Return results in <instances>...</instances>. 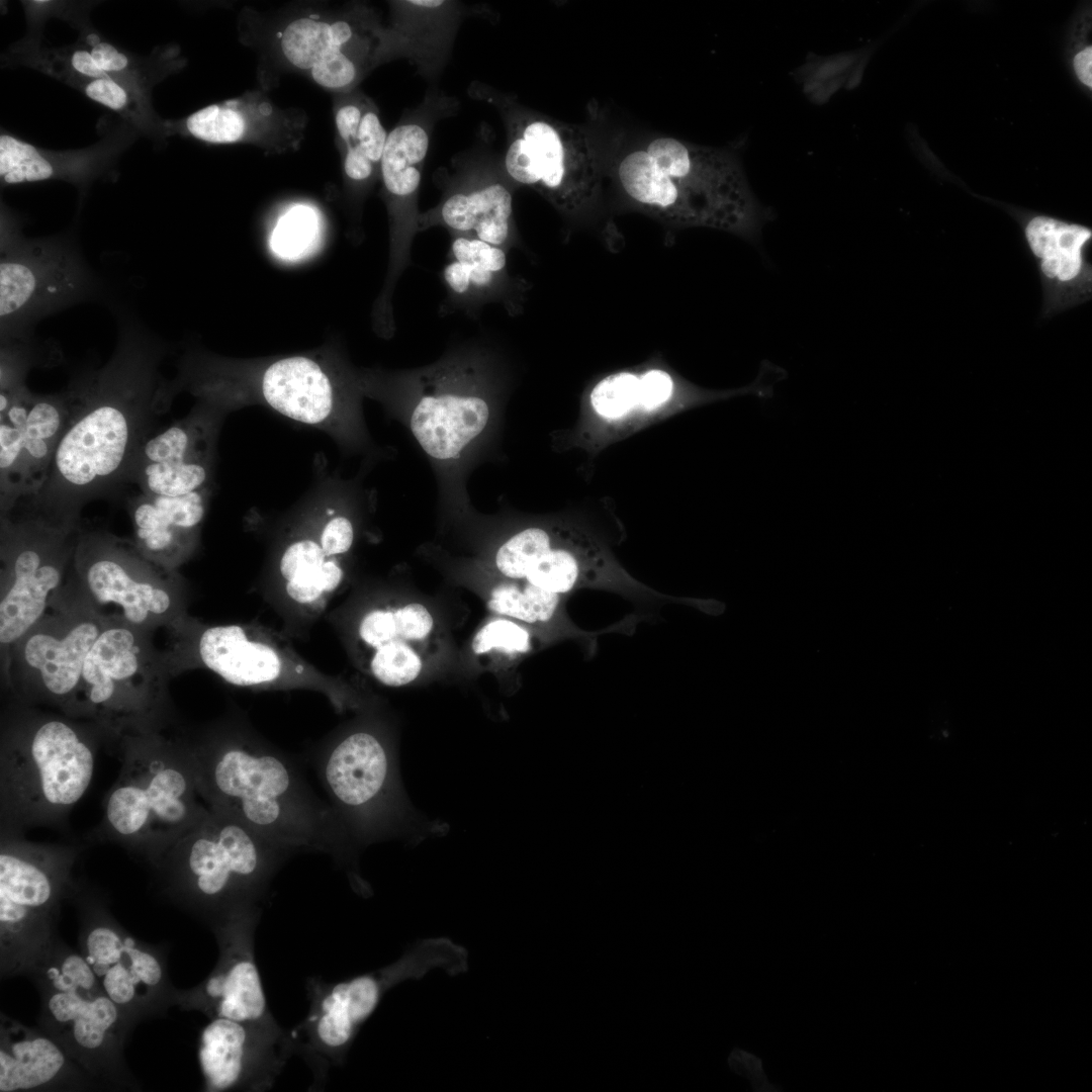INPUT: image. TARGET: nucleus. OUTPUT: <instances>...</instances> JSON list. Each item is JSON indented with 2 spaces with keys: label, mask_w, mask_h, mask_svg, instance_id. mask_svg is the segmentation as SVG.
Instances as JSON below:
<instances>
[{
  "label": "nucleus",
  "mask_w": 1092,
  "mask_h": 1092,
  "mask_svg": "<svg viewBox=\"0 0 1092 1092\" xmlns=\"http://www.w3.org/2000/svg\"><path fill=\"white\" fill-rule=\"evenodd\" d=\"M594 410L605 418H619L639 404V376L618 372L599 381L590 392Z\"/></svg>",
  "instance_id": "obj_42"
},
{
  "label": "nucleus",
  "mask_w": 1092,
  "mask_h": 1092,
  "mask_svg": "<svg viewBox=\"0 0 1092 1092\" xmlns=\"http://www.w3.org/2000/svg\"><path fill=\"white\" fill-rule=\"evenodd\" d=\"M279 47L289 64L307 72L321 87L341 93L352 91L381 61L412 57L408 39L396 27H382L366 13L299 17L282 30Z\"/></svg>",
  "instance_id": "obj_15"
},
{
  "label": "nucleus",
  "mask_w": 1092,
  "mask_h": 1092,
  "mask_svg": "<svg viewBox=\"0 0 1092 1092\" xmlns=\"http://www.w3.org/2000/svg\"><path fill=\"white\" fill-rule=\"evenodd\" d=\"M439 224L456 236L504 248L514 232L509 185L483 171L469 174L436 207L419 215L418 230Z\"/></svg>",
  "instance_id": "obj_24"
},
{
  "label": "nucleus",
  "mask_w": 1092,
  "mask_h": 1092,
  "mask_svg": "<svg viewBox=\"0 0 1092 1092\" xmlns=\"http://www.w3.org/2000/svg\"><path fill=\"white\" fill-rule=\"evenodd\" d=\"M133 537L140 551L169 571L189 559L197 544V533L176 526L143 492L127 500Z\"/></svg>",
  "instance_id": "obj_30"
},
{
  "label": "nucleus",
  "mask_w": 1092,
  "mask_h": 1092,
  "mask_svg": "<svg viewBox=\"0 0 1092 1092\" xmlns=\"http://www.w3.org/2000/svg\"><path fill=\"white\" fill-rule=\"evenodd\" d=\"M430 652L410 643L390 642L371 651L369 670L384 686L403 687L421 675Z\"/></svg>",
  "instance_id": "obj_39"
},
{
  "label": "nucleus",
  "mask_w": 1092,
  "mask_h": 1092,
  "mask_svg": "<svg viewBox=\"0 0 1092 1092\" xmlns=\"http://www.w3.org/2000/svg\"><path fill=\"white\" fill-rule=\"evenodd\" d=\"M560 595L545 590L524 579H507L494 585L488 596L491 612L524 623L549 621L556 613Z\"/></svg>",
  "instance_id": "obj_36"
},
{
  "label": "nucleus",
  "mask_w": 1092,
  "mask_h": 1092,
  "mask_svg": "<svg viewBox=\"0 0 1092 1092\" xmlns=\"http://www.w3.org/2000/svg\"><path fill=\"white\" fill-rule=\"evenodd\" d=\"M79 173L63 166L60 159L47 155L34 146L7 133L0 135V178L4 185L44 181L56 178L77 179Z\"/></svg>",
  "instance_id": "obj_35"
},
{
  "label": "nucleus",
  "mask_w": 1092,
  "mask_h": 1092,
  "mask_svg": "<svg viewBox=\"0 0 1092 1092\" xmlns=\"http://www.w3.org/2000/svg\"><path fill=\"white\" fill-rule=\"evenodd\" d=\"M293 1055L289 1031L214 1017L203 1028L198 1060L208 1091H266Z\"/></svg>",
  "instance_id": "obj_19"
},
{
  "label": "nucleus",
  "mask_w": 1092,
  "mask_h": 1092,
  "mask_svg": "<svg viewBox=\"0 0 1092 1092\" xmlns=\"http://www.w3.org/2000/svg\"><path fill=\"white\" fill-rule=\"evenodd\" d=\"M196 651L202 665L237 687L309 684L292 673L303 671L298 658L257 628L243 625L207 627L197 639Z\"/></svg>",
  "instance_id": "obj_21"
},
{
  "label": "nucleus",
  "mask_w": 1092,
  "mask_h": 1092,
  "mask_svg": "<svg viewBox=\"0 0 1092 1092\" xmlns=\"http://www.w3.org/2000/svg\"><path fill=\"white\" fill-rule=\"evenodd\" d=\"M169 672L150 632L110 615L85 660L74 718H86L119 740L160 730Z\"/></svg>",
  "instance_id": "obj_9"
},
{
  "label": "nucleus",
  "mask_w": 1092,
  "mask_h": 1092,
  "mask_svg": "<svg viewBox=\"0 0 1092 1092\" xmlns=\"http://www.w3.org/2000/svg\"><path fill=\"white\" fill-rule=\"evenodd\" d=\"M458 976L468 970L467 949L438 936L411 944L391 964L340 982L308 977L305 982L309 1010L290 1031L293 1055L310 1068L315 1089L327 1082L332 1067L344 1065L363 1024L385 994L407 980H420L432 970Z\"/></svg>",
  "instance_id": "obj_8"
},
{
  "label": "nucleus",
  "mask_w": 1092,
  "mask_h": 1092,
  "mask_svg": "<svg viewBox=\"0 0 1092 1092\" xmlns=\"http://www.w3.org/2000/svg\"><path fill=\"white\" fill-rule=\"evenodd\" d=\"M46 1011L86 1052L99 1050L119 1017L117 1005L103 992L84 957L69 953L44 972Z\"/></svg>",
  "instance_id": "obj_22"
},
{
  "label": "nucleus",
  "mask_w": 1092,
  "mask_h": 1092,
  "mask_svg": "<svg viewBox=\"0 0 1092 1092\" xmlns=\"http://www.w3.org/2000/svg\"><path fill=\"white\" fill-rule=\"evenodd\" d=\"M1025 236L1040 268L1049 278L1070 281L1082 268V250L1091 239L1090 229L1061 220L1035 216L1027 224Z\"/></svg>",
  "instance_id": "obj_32"
},
{
  "label": "nucleus",
  "mask_w": 1092,
  "mask_h": 1092,
  "mask_svg": "<svg viewBox=\"0 0 1092 1092\" xmlns=\"http://www.w3.org/2000/svg\"><path fill=\"white\" fill-rule=\"evenodd\" d=\"M310 761L333 813L356 848L396 831L402 799L396 760L381 735L364 728L345 732Z\"/></svg>",
  "instance_id": "obj_13"
},
{
  "label": "nucleus",
  "mask_w": 1092,
  "mask_h": 1092,
  "mask_svg": "<svg viewBox=\"0 0 1092 1092\" xmlns=\"http://www.w3.org/2000/svg\"><path fill=\"white\" fill-rule=\"evenodd\" d=\"M436 634L432 613L419 603L372 609L362 617L358 627L359 638L370 651L390 642L410 643L432 651Z\"/></svg>",
  "instance_id": "obj_33"
},
{
  "label": "nucleus",
  "mask_w": 1092,
  "mask_h": 1092,
  "mask_svg": "<svg viewBox=\"0 0 1092 1092\" xmlns=\"http://www.w3.org/2000/svg\"><path fill=\"white\" fill-rule=\"evenodd\" d=\"M67 420L65 391L37 394L24 384L0 393V512L41 489Z\"/></svg>",
  "instance_id": "obj_16"
},
{
  "label": "nucleus",
  "mask_w": 1092,
  "mask_h": 1092,
  "mask_svg": "<svg viewBox=\"0 0 1092 1092\" xmlns=\"http://www.w3.org/2000/svg\"><path fill=\"white\" fill-rule=\"evenodd\" d=\"M347 93L335 111L344 172L352 182L365 183L380 173L388 133L371 99L353 90Z\"/></svg>",
  "instance_id": "obj_28"
},
{
  "label": "nucleus",
  "mask_w": 1092,
  "mask_h": 1092,
  "mask_svg": "<svg viewBox=\"0 0 1092 1092\" xmlns=\"http://www.w3.org/2000/svg\"><path fill=\"white\" fill-rule=\"evenodd\" d=\"M260 390L270 407L302 424L329 425L336 410L331 377L308 357H286L270 364L261 376Z\"/></svg>",
  "instance_id": "obj_27"
},
{
  "label": "nucleus",
  "mask_w": 1092,
  "mask_h": 1092,
  "mask_svg": "<svg viewBox=\"0 0 1092 1092\" xmlns=\"http://www.w3.org/2000/svg\"><path fill=\"white\" fill-rule=\"evenodd\" d=\"M121 768L104 800L98 837L152 860L209 812L189 742L160 730L120 739Z\"/></svg>",
  "instance_id": "obj_5"
},
{
  "label": "nucleus",
  "mask_w": 1092,
  "mask_h": 1092,
  "mask_svg": "<svg viewBox=\"0 0 1092 1092\" xmlns=\"http://www.w3.org/2000/svg\"><path fill=\"white\" fill-rule=\"evenodd\" d=\"M71 573L97 607L118 608V616L142 630L181 621L176 571L150 560L132 539L82 529Z\"/></svg>",
  "instance_id": "obj_14"
},
{
  "label": "nucleus",
  "mask_w": 1092,
  "mask_h": 1092,
  "mask_svg": "<svg viewBox=\"0 0 1092 1092\" xmlns=\"http://www.w3.org/2000/svg\"><path fill=\"white\" fill-rule=\"evenodd\" d=\"M91 100L115 111H125L130 106V95L125 85L112 78L86 80L82 88Z\"/></svg>",
  "instance_id": "obj_46"
},
{
  "label": "nucleus",
  "mask_w": 1092,
  "mask_h": 1092,
  "mask_svg": "<svg viewBox=\"0 0 1092 1092\" xmlns=\"http://www.w3.org/2000/svg\"><path fill=\"white\" fill-rule=\"evenodd\" d=\"M32 362L30 342L1 344L0 392H8L24 385Z\"/></svg>",
  "instance_id": "obj_44"
},
{
  "label": "nucleus",
  "mask_w": 1092,
  "mask_h": 1092,
  "mask_svg": "<svg viewBox=\"0 0 1092 1092\" xmlns=\"http://www.w3.org/2000/svg\"><path fill=\"white\" fill-rule=\"evenodd\" d=\"M318 234V220L313 209L295 205L277 221L270 247L275 255L285 260L302 257L313 245Z\"/></svg>",
  "instance_id": "obj_40"
},
{
  "label": "nucleus",
  "mask_w": 1092,
  "mask_h": 1092,
  "mask_svg": "<svg viewBox=\"0 0 1092 1092\" xmlns=\"http://www.w3.org/2000/svg\"><path fill=\"white\" fill-rule=\"evenodd\" d=\"M329 557L321 544L303 539L291 543L283 552L279 569L285 581L302 576L317 569Z\"/></svg>",
  "instance_id": "obj_45"
},
{
  "label": "nucleus",
  "mask_w": 1092,
  "mask_h": 1092,
  "mask_svg": "<svg viewBox=\"0 0 1092 1092\" xmlns=\"http://www.w3.org/2000/svg\"><path fill=\"white\" fill-rule=\"evenodd\" d=\"M622 196L675 228H710L752 243L771 219L728 149L654 134L620 147L605 167Z\"/></svg>",
  "instance_id": "obj_3"
},
{
  "label": "nucleus",
  "mask_w": 1092,
  "mask_h": 1092,
  "mask_svg": "<svg viewBox=\"0 0 1092 1092\" xmlns=\"http://www.w3.org/2000/svg\"><path fill=\"white\" fill-rule=\"evenodd\" d=\"M93 739L72 721L26 712L3 732L0 750L2 827L9 833L63 819L88 790Z\"/></svg>",
  "instance_id": "obj_6"
},
{
  "label": "nucleus",
  "mask_w": 1092,
  "mask_h": 1092,
  "mask_svg": "<svg viewBox=\"0 0 1092 1092\" xmlns=\"http://www.w3.org/2000/svg\"><path fill=\"white\" fill-rule=\"evenodd\" d=\"M64 1066L65 1056L53 1040L32 1032H17L1 1043L0 1092L41 1087L53 1081Z\"/></svg>",
  "instance_id": "obj_31"
},
{
  "label": "nucleus",
  "mask_w": 1092,
  "mask_h": 1092,
  "mask_svg": "<svg viewBox=\"0 0 1092 1092\" xmlns=\"http://www.w3.org/2000/svg\"><path fill=\"white\" fill-rule=\"evenodd\" d=\"M291 855L237 817L209 809L152 861L171 895L214 926L262 910L272 879Z\"/></svg>",
  "instance_id": "obj_4"
},
{
  "label": "nucleus",
  "mask_w": 1092,
  "mask_h": 1092,
  "mask_svg": "<svg viewBox=\"0 0 1092 1092\" xmlns=\"http://www.w3.org/2000/svg\"><path fill=\"white\" fill-rule=\"evenodd\" d=\"M0 252L1 344L30 342L42 318L102 295L101 282L69 237L26 239L5 220Z\"/></svg>",
  "instance_id": "obj_12"
},
{
  "label": "nucleus",
  "mask_w": 1092,
  "mask_h": 1092,
  "mask_svg": "<svg viewBox=\"0 0 1092 1092\" xmlns=\"http://www.w3.org/2000/svg\"><path fill=\"white\" fill-rule=\"evenodd\" d=\"M454 103L440 94L429 95L387 135L380 175L393 204L395 222L408 233L418 229L417 197L432 130L439 118L453 110Z\"/></svg>",
  "instance_id": "obj_23"
},
{
  "label": "nucleus",
  "mask_w": 1092,
  "mask_h": 1092,
  "mask_svg": "<svg viewBox=\"0 0 1092 1092\" xmlns=\"http://www.w3.org/2000/svg\"><path fill=\"white\" fill-rule=\"evenodd\" d=\"M1 653L44 614L71 572L80 518L15 504L0 512Z\"/></svg>",
  "instance_id": "obj_11"
},
{
  "label": "nucleus",
  "mask_w": 1092,
  "mask_h": 1092,
  "mask_svg": "<svg viewBox=\"0 0 1092 1092\" xmlns=\"http://www.w3.org/2000/svg\"><path fill=\"white\" fill-rule=\"evenodd\" d=\"M69 64L75 73L81 77L87 78V80L111 78L97 65L91 52L88 50L78 49L74 51L69 58Z\"/></svg>",
  "instance_id": "obj_50"
},
{
  "label": "nucleus",
  "mask_w": 1092,
  "mask_h": 1092,
  "mask_svg": "<svg viewBox=\"0 0 1092 1092\" xmlns=\"http://www.w3.org/2000/svg\"><path fill=\"white\" fill-rule=\"evenodd\" d=\"M395 26L408 40L413 60L421 71L436 72L444 63L455 35L461 10L451 1H403Z\"/></svg>",
  "instance_id": "obj_29"
},
{
  "label": "nucleus",
  "mask_w": 1092,
  "mask_h": 1092,
  "mask_svg": "<svg viewBox=\"0 0 1092 1092\" xmlns=\"http://www.w3.org/2000/svg\"><path fill=\"white\" fill-rule=\"evenodd\" d=\"M165 344L141 324L120 321L114 352L99 369L76 375L66 388L68 420L48 478L31 508L80 518L89 500L125 483L174 390L160 374Z\"/></svg>",
  "instance_id": "obj_1"
},
{
  "label": "nucleus",
  "mask_w": 1092,
  "mask_h": 1092,
  "mask_svg": "<svg viewBox=\"0 0 1092 1092\" xmlns=\"http://www.w3.org/2000/svg\"><path fill=\"white\" fill-rule=\"evenodd\" d=\"M75 852L2 833L0 933L2 952L27 944L44 931L69 883Z\"/></svg>",
  "instance_id": "obj_17"
},
{
  "label": "nucleus",
  "mask_w": 1092,
  "mask_h": 1092,
  "mask_svg": "<svg viewBox=\"0 0 1092 1092\" xmlns=\"http://www.w3.org/2000/svg\"><path fill=\"white\" fill-rule=\"evenodd\" d=\"M189 745L209 809L237 817L291 854L330 855L357 891L368 893L356 866L357 848L296 760L241 732H214Z\"/></svg>",
  "instance_id": "obj_2"
},
{
  "label": "nucleus",
  "mask_w": 1092,
  "mask_h": 1092,
  "mask_svg": "<svg viewBox=\"0 0 1092 1092\" xmlns=\"http://www.w3.org/2000/svg\"><path fill=\"white\" fill-rule=\"evenodd\" d=\"M74 582L77 590L63 587L1 653L6 682L20 702L52 706L68 717H75L85 660L110 619Z\"/></svg>",
  "instance_id": "obj_10"
},
{
  "label": "nucleus",
  "mask_w": 1092,
  "mask_h": 1092,
  "mask_svg": "<svg viewBox=\"0 0 1092 1092\" xmlns=\"http://www.w3.org/2000/svg\"><path fill=\"white\" fill-rule=\"evenodd\" d=\"M1092 48L1087 47L1074 57V69L1078 79L1086 86L1092 87Z\"/></svg>",
  "instance_id": "obj_51"
},
{
  "label": "nucleus",
  "mask_w": 1092,
  "mask_h": 1092,
  "mask_svg": "<svg viewBox=\"0 0 1092 1092\" xmlns=\"http://www.w3.org/2000/svg\"><path fill=\"white\" fill-rule=\"evenodd\" d=\"M587 575L590 576L585 561L564 541L543 555L524 580L561 595L582 584Z\"/></svg>",
  "instance_id": "obj_38"
},
{
  "label": "nucleus",
  "mask_w": 1092,
  "mask_h": 1092,
  "mask_svg": "<svg viewBox=\"0 0 1092 1092\" xmlns=\"http://www.w3.org/2000/svg\"><path fill=\"white\" fill-rule=\"evenodd\" d=\"M562 542L558 531L540 527L524 529L498 547L495 568L507 579H524L543 555Z\"/></svg>",
  "instance_id": "obj_37"
},
{
  "label": "nucleus",
  "mask_w": 1092,
  "mask_h": 1092,
  "mask_svg": "<svg viewBox=\"0 0 1092 1092\" xmlns=\"http://www.w3.org/2000/svg\"><path fill=\"white\" fill-rule=\"evenodd\" d=\"M487 401L475 392L437 390L417 401L411 430L422 449L437 460H451L485 429Z\"/></svg>",
  "instance_id": "obj_25"
},
{
  "label": "nucleus",
  "mask_w": 1092,
  "mask_h": 1092,
  "mask_svg": "<svg viewBox=\"0 0 1092 1092\" xmlns=\"http://www.w3.org/2000/svg\"><path fill=\"white\" fill-rule=\"evenodd\" d=\"M97 65L112 79L121 83L120 76L129 68V60L111 43L97 41L90 50Z\"/></svg>",
  "instance_id": "obj_49"
},
{
  "label": "nucleus",
  "mask_w": 1092,
  "mask_h": 1092,
  "mask_svg": "<svg viewBox=\"0 0 1092 1092\" xmlns=\"http://www.w3.org/2000/svg\"><path fill=\"white\" fill-rule=\"evenodd\" d=\"M215 418L198 411L149 437L140 448L125 483L141 492L180 495L206 488L213 462Z\"/></svg>",
  "instance_id": "obj_20"
},
{
  "label": "nucleus",
  "mask_w": 1092,
  "mask_h": 1092,
  "mask_svg": "<svg viewBox=\"0 0 1092 1092\" xmlns=\"http://www.w3.org/2000/svg\"><path fill=\"white\" fill-rule=\"evenodd\" d=\"M354 540V528L351 521L343 516L331 519L321 534V547L327 557L346 553Z\"/></svg>",
  "instance_id": "obj_48"
},
{
  "label": "nucleus",
  "mask_w": 1092,
  "mask_h": 1092,
  "mask_svg": "<svg viewBox=\"0 0 1092 1092\" xmlns=\"http://www.w3.org/2000/svg\"><path fill=\"white\" fill-rule=\"evenodd\" d=\"M674 382L669 373L651 369L639 376V404L646 410L665 403L672 394Z\"/></svg>",
  "instance_id": "obj_47"
},
{
  "label": "nucleus",
  "mask_w": 1092,
  "mask_h": 1092,
  "mask_svg": "<svg viewBox=\"0 0 1092 1092\" xmlns=\"http://www.w3.org/2000/svg\"><path fill=\"white\" fill-rule=\"evenodd\" d=\"M451 253L453 260L478 264L497 274H502L507 266V254L503 248L472 237L456 236L451 244Z\"/></svg>",
  "instance_id": "obj_43"
},
{
  "label": "nucleus",
  "mask_w": 1092,
  "mask_h": 1092,
  "mask_svg": "<svg viewBox=\"0 0 1092 1092\" xmlns=\"http://www.w3.org/2000/svg\"><path fill=\"white\" fill-rule=\"evenodd\" d=\"M255 109L240 100H230L205 106L187 116L184 129L191 136L217 145L248 142L256 139Z\"/></svg>",
  "instance_id": "obj_34"
},
{
  "label": "nucleus",
  "mask_w": 1092,
  "mask_h": 1092,
  "mask_svg": "<svg viewBox=\"0 0 1092 1092\" xmlns=\"http://www.w3.org/2000/svg\"><path fill=\"white\" fill-rule=\"evenodd\" d=\"M83 957L103 992L119 1007L130 1005L142 991L160 986L163 980V969L156 957L106 924L88 931Z\"/></svg>",
  "instance_id": "obj_26"
},
{
  "label": "nucleus",
  "mask_w": 1092,
  "mask_h": 1092,
  "mask_svg": "<svg viewBox=\"0 0 1092 1092\" xmlns=\"http://www.w3.org/2000/svg\"><path fill=\"white\" fill-rule=\"evenodd\" d=\"M467 92L493 106L504 122V171L512 182L537 191L566 217H583L598 206L605 160L588 126L547 116L479 81Z\"/></svg>",
  "instance_id": "obj_7"
},
{
  "label": "nucleus",
  "mask_w": 1092,
  "mask_h": 1092,
  "mask_svg": "<svg viewBox=\"0 0 1092 1092\" xmlns=\"http://www.w3.org/2000/svg\"><path fill=\"white\" fill-rule=\"evenodd\" d=\"M262 910L233 916L213 926L219 959L197 987L180 993V1004L210 1018L222 1017L281 1028L270 1012L255 957V930Z\"/></svg>",
  "instance_id": "obj_18"
},
{
  "label": "nucleus",
  "mask_w": 1092,
  "mask_h": 1092,
  "mask_svg": "<svg viewBox=\"0 0 1092 1092\" xmlns=\"http://www.w3.org/2000/svg\"><path fill=\"white\" fill-rule=\"evenodd\" d=\"M531 648L528 630L506 617L484 624L474 635L472 650L477 655L496 653L508 657L526 653Z\"/></svg>",
  "instance_id": "obj_41"
}]
</instances>
